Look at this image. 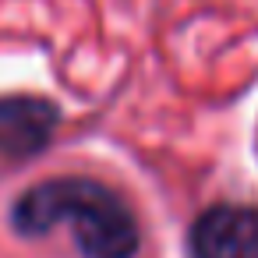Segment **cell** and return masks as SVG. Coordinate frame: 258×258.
I'll use <instances>...</instances> for the list:
<instances>
[{
	"instance_id": "6da1fadb",
	"label": "cell",
	"mask_w": 258,
	"mask_h": 258,
	"mask_svg": "<svg viewBox=\"0 0 258 258\" xmlns=\"http://www.w3.org/2000/svg\"><path fill=\"white\" fill-rule=\"evenodd\" d=\"M8 223L25 240L68 230L82 258H138L142 223L135 209L96 177H46L25 187Z\"/></svg>"
},
{
	"instance_id": "7a4b0ae2",
	"label": "cell",
	"mask_w": 258,
	"mask_h": 258,
	"mask_svg": "<svg viewBox=\"0 0 258 258\" xmlns=\"http://www.w3.org/2000/svg\"><path fill=\"white\" fill-rule=\"evenodd\" d=\"M191 258H258V209L219 202L187 230Z\"/></svg>"
},
{
	"instance_id": "3957f363",
	"label": "cell",
	"mask_w": 258,
	"mask_h": 258,
	"mask_svg": "<svg viewBox=\"0 0 258 258\" xmlns=\"http://www.w3.org/2000/svg\"><path fill=\"white\" fill-rule=\"evenodd\" d=\"M60 127V106L43 96H0V156L29 159Z\"/></svg>"
}]
</instances>
